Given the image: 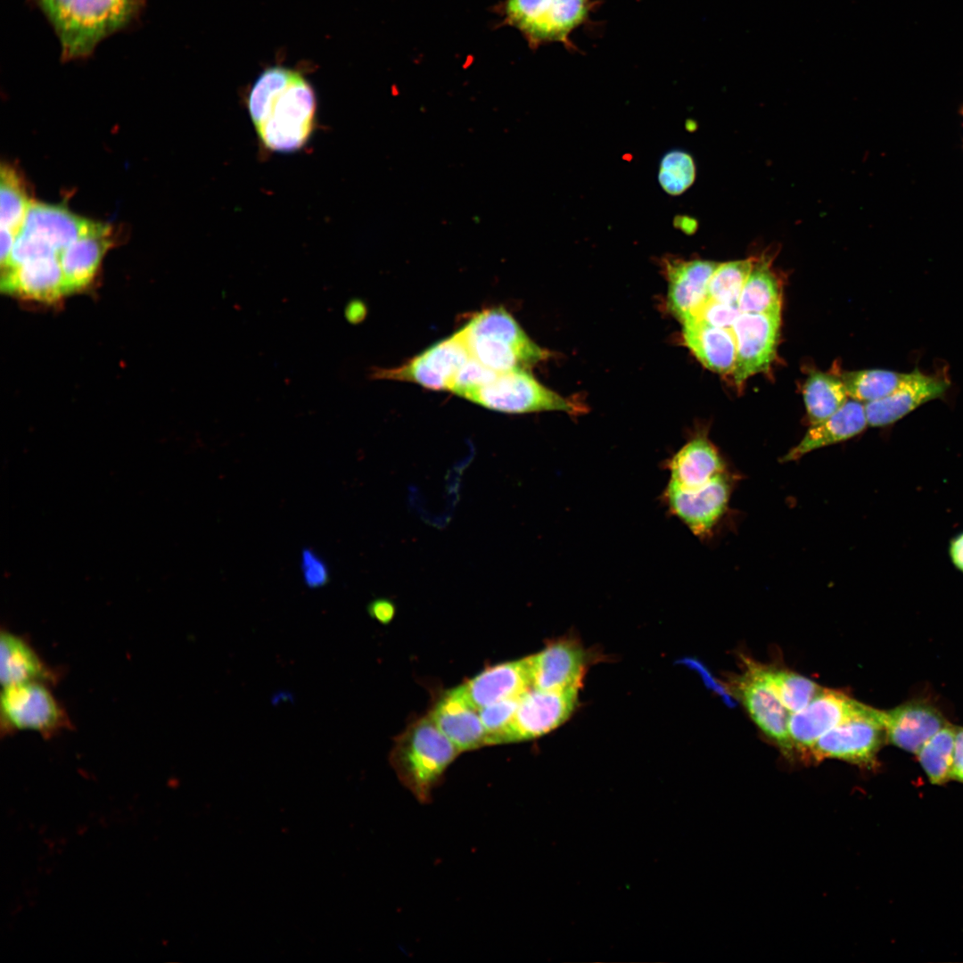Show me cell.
Masks as SVG:
<instances>
[{"label":"cell","instance_id":"8fae6325","mask_svg":"<svg viewBox=\"0 0 963 963\" xmlns=\"http://www.w3.org/2000/svg\"><path fill=\"white\" fill-rule=\"evenodd\" d=\"M779 329L780 313L739 314L732 326L737 351L731 374L737 385L770 369L776 357Z\"/></svg>","mask_w":963,"mask_h":963},{"label":"cell","instance_id":"44dd1931","mask_svg":"<svg viewBox=\"0 0 963 963\" xmlns=\"http://www.w3.org/2000/svg\"><path fill=\"white\" fill-rule=\"evenodd\" d=\"M108 230L107 225L78 217L65 208L32 202L21 231L39 237L60 254L85 235Z\"/></svg>","mask_w":963,"mask_h":963},{"label":"cell","instance_id":"4316f807","mask_svg":"<svg viewBox=\"0 0 963 963\" xmlns=\"http://www.w3.org/2000/svg\"><path fill=\"white\" fill-rule=\"evenodd\" d=\"M110 230L85 235L59 254L66 293L87 285L110 246Z\"/></svg>","mask_w":963,"mask_h":963},{"label":"cell","instance_id":"d4e9b609","mask_svg":"<svg viewBox=\"0 0 963 963\" xmlns=\"http://www.w3.org/2000/svg\"><path fill=\"white\" fill-rule=\"evenodd\" d=\"M683 339L694 356L709 370L731 374L736 360V340L732 329L699 321L683 324Z\"/></svg>","mask_w":963,"mask_h":963},{"label":"cell","instance_id":"60d3db41","mask_svg":"<svg viewBox=\"0 0 963 963\" xmlns=\"http://www.w3.org/2000/svg\"><path fill=\"white\" fill-rule=\"evenodd\" d=\"M948 556L954 569L963 574V530L950 539Z\"/></svg>","mask_w":963,"mask_h":963},{"label":"cell","instance_id":"f6af8a7d","mask_svg":"<svg viewBox=\"0 0 963 963\" xmlns=\"http://www.w3.org/2000/svg\"><path fill=\"white\" fill-rule=\"evenodd\" d=\"M962 114H963V109H962Z\"/></svg>","mask_w":963,"mask_h":963},{"label":"cell","instance_id":"7c38bea8","mask_svg":"<svg viewBox=\"0 0 963 963\" xmlns=\"http://www.w3.org/2000/svg\"><path fill=\"white\" fill-rule=\"evenodd\" d=\"M745 670L735 679V691L761 732L791 757L788 721L790 712L782 704L762 677L759 663L745 658Z\"/></svg>","mask_w":963,"mask_h":963},{"label":"cell","instance_id":"9c48e42d","mask_svg":"<svg viewBox=\"0 0 963 963\" xmlns=\"http://www.w3.org/2000/svg\"><path fill=\"white\" fill-rule=\"evenodd\" d=\"M732 490L727 471L694 489H681L668 483L662 500L670 514L680 520L700 539L712 536L713 529L727 511Z\"/></svg>","mask_w":963,"mask_h":963},{"label":"cell","instance_id":"30bf717a","mask_svg":"<svg viewBox=\"0 0 963 963\" xmlns=\"http://www.w3.org/2000/svg\"><path fill=\"white\" fill-rule=\"evenodd\" d=\"M471 358L463 339L456 332L407 363L394 368L377 369L372 376L411 382L427 389L450 391L457 374Z\"/></svg>","mask_w":963,"mask_h":963},{"label":"cell","instance_id":"d6a6232c","mask_svg":"<svg viewBox=\"0 0 963 963\" xmlns=\"http://www.w3.org/2000/svg\"><path fill=\"white\" fill-rule=\"evenodd\" d=\"M1 227L10 230L16 236L24 224L32 203L15 172L8 167L1 169Z\"/></svg>","mask_w":963,"mask_h":963},{"label":"cell","instance_id":"b9f144b4","mask_svg":"<svg viewBox=\"0 0 963 963\" xmlns=\"http://www.w3.org/2000/svg\"><path fill=\"white\" fill-rule=\"evenodd\" d=\"M952 778L963 782V727L956 728L955 731Z\"/></svg>","mask_w":963,"mask_h":963},{"label":"cell","instance_id":"ba28073f","mask_svg":"<svg viewBox=\"0 0 963 963\" xmlns=\"http://www.w3.org/2000/svg\"><path fill=\"white\" fill-rule=\"evenodd\" d=\"M0 713L1 729L6 733L29 730L51 737L70 727L67 713L45 682L3 687Z\"/></svg>","mask_w":963,"mask_h":963},{"label":"cell","instance_id":"4fadbf2b","mask_svg":"<svg viewBox=\"0 0 963 963\" xmlns=\"http://www.w3.org/2000/svg\"><path fill=\"white\" fill-rule=\"evenodd\" d=\"M578 691L528 689L520 697L506 743L531 740L561 726L576 708Z\"/></svg>","mask_w":963,"mask_h":963},{"label":"cell","instance_id":"ab89813d","mask_svg":"<svg viewBox=\"0 0 963 963\" xmlns=\"http://www.w3.org/2000/svg\"><path fill=\"white\" fill-rule=\"evenodd\" d=\"M367 612L374 620L383 624H387L392 620L395 614V606L391 601L379 598L372 601L368 605Z\"/></svg>","mask_w":963,"mask_h":963},{"label":"cell","instance_id":"f35d334b","mask_svg":"<svg viewBox=\"0 0 963 963\" xmlns=\"http://www.w3.org/2000/svg\"><path fill=\"white\" fill-rule=\"evenodd\" d=\"M300 570L304 583L309 588H321L328 584L330 580L328 565L311 548L307 547L302 550Z\"/></svg>","mask_w":963,"mask_h":963},{"label":"cell","instance_id":"9a60e30c","mask_svg":"<svg viewBox=\"0 0 963 963\" xmlns=\"http://www.w3.org/2000/svg\"><path fill=\"white\" fill-rule=\"evenodd\" d=\"M950 387L941 376L919 370L906 373L901 383L887 396L865 403L868 425L888 426L930 400L941 398Z\"/></svg>","mask_w":963,"mask_h":963},{"label":"cell","instance_id":"8d00e7d4","mask_svg":"<svg viewBox=\"0 0 963 963\" xmlns=\"http://www.w3.org/2000/svg\"><path fill=\"white\" fill-rule=\"evenodd\" d=\"M53 256L59 254L47 243L34 235L21 231L16 236L9 262L2 269Z\"/></svg>","mask_w":963,"mask_h":963},{"label":"cell","instance_id":"f1b7e54d","mask_svg":"<svg viewBox=\"0 0 963 963\" xmlns=\"http://www.w3.org/2000/svg\"><path fill=\"white\" fill-rule=\"evenodd\" d=\"M810 424H819L842 408L849 395L839 375L812 372L802 390Z\"/></svg>","mask_w":963,"mask_h":963},{"label":"cell","instance_id":"d590c367","mask_svg":"<svg viewBox=\"0 0 963 963\" xmlns=\"http://www.w3.org/2000/svg\"><path fill=\"white\" fill-rule=\"evenodd\" d=\"M520 696L505 699L479 710L486 732V745L506 743V735L519 704Z\"/></svg>","mask_w":963,"mask_h":963},{"label":"cell","instance_id":"52a82bcc","mask_svg":"<svg viewBox=\"0 0 963 963\" xmlns=\"http://www.w3.org/2000/svg\"><path fill=\"white\" fill-rule=\"evenodd\" d=\"M886 740L883 711L864 704L852 716L832 728L808 750L803 762L840 760L860 768L873 769Z\"/></svg>","mask_w":963,"mask_h":963},{"label":"cell","instance_id":"cb8c5ba5","mask_svg":"<svg viewBox=\"0 0 963 963\" xmlns=\"http://www.w3.org/2000/svg\"><path fill=\"white\" fill-rule=\"evenodd\" d=\"M867 426L864 403L849 399L837 412L812 424L801 441L782 457V462L798 460L811 451L851 439Z\"/></svg>","mask_w":963,"mask_h":963},{"label":"cell","instance_id":"277c9868","mask_svg":"<svg viewBox=\"0 0 963 963\" xmlns=\"http://www.w3.org/2000/svg\"><path fill=\"white\" fill-rule=\"evenodd\" d=\"M457 333L471 357L496 372L524 368L547 357L502 308L478 312Z\"/></svg>","mask_w":963,"mask_h":963},{"label":"cell","instance_id":"3957f363","mask_svg":"<svg viewBox=\"0 0 963 963\" xmlns=\"http://www.w3.org/2000/svg\"><path fill=\"white\" fill-rule=\"evenodd\" d=\"M460 753L428 715L411 722L394 741L390 763L400 783L422 803Z\"/></svg>","mask_w":963,"mask_h":963},{"label":"cell","instance_id":"ffe728a7","mask_svg":"<svg viewBox=\"0 0 963 963\" xmlns=\"http://www.w3.org/2000/svg\"><path fill=\"white\" fill-rule=\"evenodd\" d=\"M429 716L460 753L487 745L479 710L468 702L460 686L443 693Z\"/></svg>","mask_w":963,"mask_h":963},{"label":"cell","instance_id":"e0dca14e","mask_svg":"<svg viewBox=\"0 0 963 963\" xmlns=\"http://www.w3.org/2000/svg\"><path fill=\"white\" fill-rule=\"evenodd\" d=\"M718 265L704 259L672 260L666 264L668 308L682 324L692 320L707 300L709 281Z\"/></svg>","mask_w":963,"mask_h":963},{"label":"cell","instance_id":"6da1fadb","mask_svg":"<svg viewBox=\"0 0 963 963\" xmlns=\"http://www.w3.org/2000/svg\"><path fill=\"white\" fill-rule=\"evenodd\" d=\"M247 103L266 148L292 152L309 139L317 100L312 86L300 72L283 66L266 69L253 83Z\"/></svg>","mask_w":963,"mask_h":963},{"label":"cell","instance_id":"f546056e","mask_svg":"<svg viewBox=\"0 0 963 963\" xmlns=\"http://www.w3.org/2000/svg\"><path fill=\"white\" fill-rule=\"evenodd\" d=\"M759 668L762 677L790 713L804 708L822 688L811 679L792 671L761 663H759Z\"/></svg>","mask_w":963,"mask_h":963},{"label":"cell","instance_id":"4dcf8cb0","mask_svg":"<svg viewBox=\"0 0 963 963\" xmlns=\"http://www.w3.org/2000/svg\"><path fill=\"white\" fill-rule=\"evenodd\" d=\"M955 731L956 727L948 723L916 753L929 780L934 785H942L952 778Z\"/></svg>","mask_w":963,"mask_h":963},{"label":"cell","instance_id":"74e56055","mask_svg":"<svg viewBox=\"0 0 963 963\" xmlns=\"http://www.w3.org/2000/svg\"><path fill=\"white\" fill-rule=\"evenodd\" d=\"M740 313L737 304L720 302L707 298L690 321H699L720 328L732 329Z\"/></svg>","mask_w":963,"mask_h":963},{"label":"cell","instance_id":"8992f818","mask_svg":"<svg viewBox=\"0 0 963 963\" xmlns=\"http://www.w3.org/2000/svg\"><path fill=\"white\" fill-rule=\"evenodd\" d=\"M458 396L481 407L507 414L557 410L576 415L582 409L539 383L524 368L498 372L490 381L464 390Z\"/></svg>","mask_w":963,"mask_h":963},{"label":"cell","instance_id":"7402d4cb","mask_svg":"<svg viewBox=\"0 0 963 963\" xmlns=\"http://www.w3.org/2000/svg\"><path fill=\"white\" fill-rule=\"evenodd\" d=\"M670 484L681 489H694L727 471L718 449L705 434L692 437L674 455L665 460Z\"/></svg>","mask_w":963,"mask_h":963},{"label":"cell","instance_id":"d6986e66","mask_svg":"<svg viewBox=\"0 0 963 963\" xmlns=\"http://www.w3.org/2000/svg\"><path fill=\"white\" fill-rule=\"evenodd\" d=\"M883 720L886 740L914 753L948 724L937 708L922 700L909 701L889 711H883Z\"/></svg>","mask_w":963,"mask_h":963},{"label":"cell","instance_id":"ac0fdd59","mask_svg":"<svg viewBox=\"0 0 963 963\" xmlns=\"http://www.w3.org/2000/svg\"><path fill=\"white\" fill-rule=\"evenodd\" d=\"M460 687L477 710L497 702L522 696L532 687L529 658L506 662L486 668Z\"/></svg>","mask_w":963,"mask_h":963},{"label":"cell","instance_id":"1f68e13d","mask_svg":"<svg viewBox=\"0 0 963 963\" xmlns=\"http://www.w3.org/2000/svg\"><path fill=\"white\" fill-rule=\"evenodd\" d=\"M906 374L885 369L844 372L839 376L850 399L862 403L872 402L890 394Z\"/></svg>","mask_w":963,"mask_h":963},{"label":"cell","instance_id":"603a6c76","mask_svg":"<svg viewBox=\"0 0 963 963\" xmlns=\"http://www.w3.org/2000/svg\"><path fill=\"white\" fill-rule=\"evenodd\" d=\"M3 292L52 300L66 294L59 256L39 258L2 269Z\"/></svg>","mask_w":963,"mask_h":963},{"label":"cell","instance_id":"83f0119b","mask_svg":"<svg viewBox=\"0 0 963 963\" xmlns=\"http://www.w3.org/2000/svg\"><path fill=\"white\" fill-rule=\"evenodd\" d=\"M781 300V284L770 262L755 258L738 300L740 312L780 313Z\"/></svg>","mask_w":963,"mask_h":963},{"label":"cell","instance_id":"5b68a950","mask_svg":"<svg viewBox=\"0 0 963 963\" xmlns=\"http://www.w3.org/2000/svg\"><path fill=\"white\" fill-rule=\"evenodd\" d=\"M598 4L593 0H506L505 16L528 43L537 47L557 42L575 50L571 35L589 20Z\"/></svg>","mask_w":963,"mask_h":963},{"label":"cell","instance_id":"5bb4252c","mask_svg":"<svg viewBox=\"0 0 963 963\" xmlns=\"http://www.w3.org/2000/svg\"><path fill=\"white\" fill-rule=\"evenodd\" d=\"M863 705L843 692L822 687L804 708L790 714L791 757L797 755L802 761L819 737L855 714Z\"/></svg>","mask_w":963,"mask_h":963},{"label":"cell","instance_id":"e575fe53","mask_svg":"<svg viewBox=\"0 0 963 963\" xmlns=\"http://www.w3.org/2000/svg\"><path fill=\"white\" fill-rule=\"evenodd\" d=\"M695 177L696 166L687 152L673 150L663 157L658 180L665 193L671 195L684 193L694 183Z\"/></svg>","mask_w":963,"mask_h":963},{"label":"cell","instance_id":"7bdbcfd3","mask_svg":"<svg viewBox=\"0 0 963 963\" xmlns=\"http://www.w3.org/2000/svg\"><path fill=\"white\" fill-rule=\"evenodd\" d=\"M16 235L10 230L1 227V266L4 268L10 259V256L15 243Z\"/></svg>","mask_w":963,"mask_h":963},{"label":"cell","instance_id":"484cf974","mask_svg":"<svg viewBox=\"0 0 963 963\" xmlns=\"http://www.w3.org/2000/svg\"><path fill=\"white\" fill-rule=\"evenodd\" d=\"M0 679L2 687L55 679L31 645L22 637L3 630L0 636Z\"/></svg>","mask_w":963,"mask_h":963},{"label":"cell","instance_id":"ee69618b","mask_svg":"<svg viewBox=\"0 0 963 963\" xmlns=\"http://www.w3.org/2000/svg\"><path fill=\"white\" fill-rule=\"evenodd\" d=\"M359 310H362V306L358 305V302H350L345 310V316L350 322H356L359 319Z\"/></svg>","mask_w":963,"mask_h":963},{"label":"cell","instance_id":"2e32d148","mask_svg":"<svg viewBox=\"0 0 963 963\" xmlns=\"http://www.w3.org/2000/svg\"><path fill=\"white\" fill-rule=\"evenodd\" d=\"M528 658L532 687L564 690L579 689L581 685L587 655L579 642L571 638L557 639Z\"/></svg>","mask_w":963,"mask_h":963},{"label":"cell","instance_id":"7a4b0ae2","mask_svg":"<svg viewBox=\"0 0 963 963\" xmlns=\"http://www.w3.org/2000/svg\"><path fill=\"white\" fill-rule=\"evenodd\" d=\"M58 37L62 55H89L107 37L128 25L142 0H35Z\"/></svg>","mask_w":963,"mask_h":963},{"label":"cell","instance_id":"836d02e7","mask_svg":"<svg viewBox=\"0 0 963 963\" xmlns=\"http://www.w3.org/2000/svg\"><path fill=\"white\" fill-rule=\"evenodd\" d=\"M755 258L719 263L708 284V298L737 304Z\"/></svg>","mask_w":963,"mask_h":963}]
</instances>
